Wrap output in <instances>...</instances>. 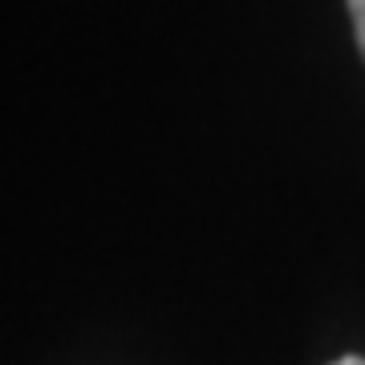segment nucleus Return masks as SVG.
<instances>
[{
  "label": "nucleus",
  "mask_w": 365,
  "mask_h": 365,
  "mask_svg": "<svg viewBox=\"0 0 365 365\" xmlns=\"http://www.w3.org/2000/svg\"><path fill=\"white\" fill-rule=\"evenodd\" d=\"M349 13H353V29H357V45H361V57H365V0H349Z\"/></svg>",
  "instance_id": "1"
},
{
  "label": "nucleus",
  "mask_w": 365,
  "mask_h": 365,
  "mask_svg": "<svg viewBox=\"0 0 365 365\" xmlns=\"http://www.w3.org/2000/svg\"><path fill=\"white\" fill-rule=\"evenodd\" d=\"M333 365H365L361 357H341V361H333Z\"/></svg>",
  "instance_id": "2"
}]
</instances>
